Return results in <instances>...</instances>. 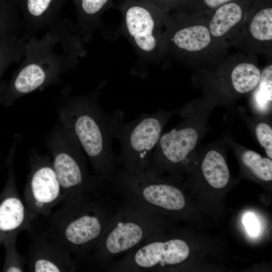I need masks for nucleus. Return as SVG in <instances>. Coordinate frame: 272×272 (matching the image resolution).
Listing matches in <instances>:
<instances>
[{
    "mask_svg": "<svg viewBox=\"0 0 272 272\" xmlns=\"http://www.w3.org/2000/svg\"><path fill=\"white\" fill-rule=\"evenodd\" d=\"M144 1L153 5V6L156 7L158 8V5L159 2H170L173 0H144Z\"/></svg>",
    "mask_w": 272,
    "mask_h": 272,
    "instance_id": "obj_27",
    "label": "nucleus"
},
{
    "mask_svg": "<svg viewBox=\"0 0 272 272\" xmlns=\"http://www.w3.org/2000/svg\"><path fill=\"white\" fill-rule=\"evenodd\" d=\"M233 0H203L207 6L215 8L228 3Z\"/></svg>",
    "mask_w": 272,
    "mask_h": 272,
    "instance_id": "obj_26",
    "label": "nucleus"
},
{
    "mask_svg": "<svg viewBox=\"0 0 272 272\" xmlns=\"http://www.w3.org/2000/svg\"><path fill=\"white\" fill-rule=\"evenodd\" d=\"M261 73L258 67L251 63L237 64L232 70L231 80L234 89L241 94L248 93L258 85Z\"/></svg>",
    "mask_w": 272,
    "mask_h": 272,
    "instance_id": "obj_15",
    "label": "nucleus"
},
{
    "mask_svg": "<svg viewBox=\"0 0 272 272\" xmlns=\"http://www.w3.org/2000/svg\"><path fill=\"white\" fill-rule=\"evenodd\" d=\"M54 170L60 183L63 203L105 184L88 172L86 154L74 134L60 122L46 142Z\"/></svg>",
    "mask_w": 272,
    "mask_h": 272,
    "instance_id": "obj_5",
    "label": "nucleus"
},
{
    "mask_svg": "<svg viewBox=\"0 0 272 272\" xmlns=\"http://www.w3.org/2000/svg\"><path fill=\"white\" fill-rule=\"evenodd\" d=\"M99 92L66 99L57 112L60 122L74 134L96 176L107 184L114 177L118 164L111 146L110 114L100 106Z\"/></svg>",
    "mask_w": 272,
    "mask_h": 272,
    "instance_id": "obj_2",
    "label": "nucleus"
},
{
    "mask_svg": "<svg viewBox=\"0 0 272 272\" xmlns=\"http://www.w3.org/2000/svg\"><path fill=\"white\" fill-rule=\"evenodd\" d=\"M171 114L164 111L142 114L129 122L121 112L110 114L112 138L120 145L118 165L125 171L138 174L148 173L152 153Z\"/></svg>",
    "mask_w": 272,
    "mask_h": 272,
    "instance_id": "obj_4",
    "label": "nucleus"
},
{
    "mask_svg": "<svg viewBox=\"0 0 272 272\" xmlns=\"http://www.w3.org/2000/svg\"><path fill=\"white\" fill-rule=\"evenodd\" d=\"M256 138L264 149L267 157L272 158V128L265 122L258 123L255 127Z\"/></svg>",
    "mask_w": 272,
    "mask_h": 272,
    "instance_id": "obj_23",
    "label": "nucleus"
},
{
    "mask_svg": "<svg viewBox=\"0 0 272 272\" xmlns=\"http://www.w3.org/2000/svg\"><path fill=\"white\" fill-rule=\"evenodd\" d=\"M15 25L11 5L5 0H0V41L12 39Z\"/></svg>",
    "mask_w": 272,
    "mask_h": 272,
    "instance_id": "obj_19",
    "label": "nucleus"
},
{
    "mask_svg": "<svg viewBox=\"0 0 272 272\" xmlns=\"http://www.w3.org/2000/svg\"><path fill=\"white\" fill-rule=\"evenodd\" d=\"M241 158L244 165L258 178L265 181L272 180L271 159L248 149L242 152Z\"/></svg>",
    "mask_w": 272,
    "mask_h": 272,
    "instance_id": "obj_16",
    "label": "nucleus"
},
{
    "mask_svg": "<svg viewBox=\"0 0 272 272\" xmlns=\"http://www.w3.org/2000/svg\"><path fill=\"white\" fill-rule=\"evenodd\" d=\"M54 76L38 63L27 64L9 82L1 85L0 104L5 107L12 105L20 97L48 83Z\"/></svg>",
    "mask_w": 272,
    "mask_h": 272,
    "instance_id": "obj_11",
    "label": "nucleus"
},
{
    "mask_svg": "<svg viewBox=\"0 0 272 272\" xmlns=\"http://www.w3.org/2000/svg\"><path fill=\"white\" fill-rule=\"evenodd\" d=\"M271 69L270 64L261 74L259 88L255 97L256 106L261 111L265 110L271 102Z\"/></svg>",
    "mask_w": 272,
    "mask_h": 272,
    "instance_id": "obj_18",
    "label": "nucleus"
},
{
    "mask_svg": "<svg viewBox=\"0 0 272 272\" xmlns=\"http://www.w3.org/2000/svg\"><path fill=\"white\" fill-rule=\"evenodd\" d=\"M242 16L241 8L236 3H227L220 6L210 22L211 35L217 38L224 36L240 22Z\"/></svg>",
    "mask_w": 272,
    "mask_h": 272,
    "instance_id": "obj_14",
    "label": "nucleus"
},
{
    "mask_svg": "<svg viewBox=\"0 0 272 272\" xmlns=\"http://www.w3.org/2000/svg\"><path fill=\"white\" fill-rule=\"evenodd\" d=\"M171 30L168 39L179 51H198L206 48L211 41L209 29L203 25L177 27Z\"/></svg>",
    "mask_w": 272,
    "mask_h": 272,
    "instance_id": "obj_12",
    "label": "nucleus"
},
{
    "mask_svg": "<svg viewBox=\"0 0 272 272\" xmlns=\"http://www.w3.org/2000/svg\"><path fill=\"white\" fill-rule=\"evenodd\" d=\"M159 222L157 213L125 200L116 209L110 226L86 259L103 270L116 257L158 234Z\"/></svg>",
    "mask_w": 272,
    "mask_h": 272,
    "instance_id": "obj_3",
    "label": "nucleus"
},
{
    "mask_svg": "<svg viewBox=\"0 0 272 272\" xmlns=\"http://www.w3.org/2000/svg\"><path fill=\"white\" fill-rule=\"evenodd\" d=\"M111 0H77L80 12L86 20H96L109 6Z\"/></svg>",
    "mask_w": 272,
    "mask_h": 272,
    "instance_id": "obj_21",
    "label": "nucleus"
},
{
    "mask_svg": "<svg viewBox=\"0 0 272 272\" xmlns=\"http://www.w3.org/2000/svg\"><path fill=\"white\" fill-rule=\"evenodd\" d=\"M103 187L85 192L55 212L32 221L54 243L70 253L78 264L97 246L116 210L111 208Z\"/></svg>",
    "mask_w": 272,
    "mask_h": 272,
    "instance_id": "obj_1",
    "label": "nucleus"
},
{
    "mask_svg": "<svg viewBox=\"0 0 272 272\" xmlns=\"http://www.w3.org/2000/svg\"><path fill=\"white\" fill-rule=\"evenodd\" d=\"M249 30L254 39L261 42H271L272 9H264L256 14L250 22Z\"/></svg>",
    "mask_w": 272,
    "mask_h": 272,
    "instance_id": "obj_17",
    "label": "nucleus"
},
{
    "mask_svg": "<svg viewBox=\"0 0 272 272\" xmlns=\"http://www.w3.org/2000/svg\"><path fill=\"white\" fill-rule=\"evenodd\" d=\"M52 1V0H27V10L31 16L38 18L46 12Z\"/></svg>",
    "mask_w": 272,
    "mask_h": 272,
    "instance_id": "obj_24",
    "label": "nucleus"
},
{
    "mask_svg": "<svg viewBox=\"0 0 272 272\" xmlns=\"http://www.w3.org/2000/svg\"><path fill=\"white\" fill-rule=\"evenodd\" d=\"M30 244L26 260L31 272L76 271L78 263L72 254L47 237L31 224L27 231Z\"/></svg>",
    "mask_w": 272,
    "mask_h": 272,
    "instance_id": "obj_9",
    "label": "nucleus"
},
{
    "mask_svg": "<svg viewBox=\"0 0 272 272\" xmlns=\"http://www.w3.org/2000/svg\"><path fill=\"white\" fill-rule=\"evenodd\" d=\"M16 54V48L13 39L0 41V87L4 83L2 81L3 74Z\"/></svg>",
    "mask_w": 272,
    "mask_h": 272,
    "instance_id": "obj_22",
    "label": "nucleus"
},
{
    "mask_svg": "<svg viewBox=\"0 0 272 272\" xmlns=\"http://www.w3.org/2000/svg\"><path fill=\"white\" fill-rule=\"evenodd\" d=\"M199 138L192 126L181 125L161 136L151 158L147 174L158 176L163 167L182 164L195 148Z\"/></svg>",
    "mask_w": 272,
    "mask_h": 272,
    "instance_id": "obj_10",
    "label": "nucleus"
},
{
    "mask_svg": "<svg viewBox=\"0 0 272 272\" xmlns=\"http://www.w3.org/2000/svg\"><path fill=\"white\" fill-rule=\"evenodd\" d=\"M17 236L6 241L7 250L6 263L4 270L7 272H23L25 271L26 260L17 250L16 240Z\"/></svg>",
    "mask_w": 272,
    "mask_h": 272,
    "instance_id": "obj_20",
    "label": "nucleus"
},
{
    "mask_svg": "<svg viewBox=\"0 0 272 272\" xmlns=\"http://www.w3.org/2000/svg\"><path fill=\"white\" fill-rule=\"evenodd\" d=\"M122 28L145 58H157L162 48L159 9L144 0H121Z\"/></svg>",
    "mask_w": 272,
    "mask_h": 272,
    "instance_id": "obj_7",
    "label": "nucleus"
},
{
    "mask_svg": "<svg viewBox=\"0 0 272 272\" xmlns=\"http://www.w3.org/2000/svg\"><path fill=\"white\" fill-rule=\"evenodd\" d=\"M243 224L248 232L252 236H256L258 233L259 226L255 217L251 214L246 215L243 218Z\"/></svg>",
    "mask_w": 272,
    "mask_h": 272,
    "instance_id": "obj_25",
    "label": "nucleus"
},
{
    "mask_svg": "<svg viewBox=\"0 0 272 272\" xmlns=\"http://www.w3.org/2000/svg\"><path fill=\"white\" fill-rule=\"evenodd\" d=\"M19 141L14 138L7 156L8 179L4 194L0 198V243L17 236L21 231H28L32 221L15 184L13 163Z\"/></svg>",
    "mask_w": 272,
    "mask_h": 272,
    "instance_id": "obj_8",
    "label": "nucleus"
},
{
    "mask_svg": "<svg viewBox=\"0 0 272 272\" xmlns=\"http://www.w3.org/2000/svg\"><path fill=\"white\" fill-rule=\"evenodd\" d=\"M29 173L24 189V199L29 216L32 221L44 217L62 202L60 183L54 170L51 158L36 148L28 155Z\"/></svg>",
    "mask_w": 272,
    "mask_h": 272,
    "instance_id": "obj_6",
    "label": "nucleus"
},
{
    "mask_svg": "<svg viewBox=\"0 0 272 272\" xmlns=\"http://www.w3.org/2000/svg\"><path fill=\"white\" fill-rule=\"evenodd\" d=\"M201 170L207 181L215 188H223L229 182L228 167L224 157L217 151L207 152L202 162Z\"/></svg>",
    "mask_w": 272,
    "mask_h": 272,
    "instance_id": "obj_13",
    "label": "nucleus"
}]
</instances>
